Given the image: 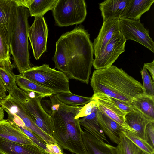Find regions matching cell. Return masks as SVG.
Segmentation results:
<instances>
[{
	"mask_svg": "<svg viewBox=\"0 0 154 154\" xmlns=\"http://www.w3.org/2000/svg\"><path fill=\"white\" fill-rule=\"evenodd\" d=\"M9 45L0 28V64L11 63Z\"/></svg>",
	"mask_w": 154,
	"mask_h": 154,
	"instance_id": "obj_31",
	"label": "cell"
},
{
	"mask_svg": "<svg viewBox=\"0 0 154 154\" xmlns=\"http://www.w3.org/2000/svg\"><path fill=\"white\" fill-rule=\"evenodd\" d=\"M91 100L95 101L98 110L104 113L126 130L133 132L125 122L123 112L121 110L110 97L102 93L94 94Z\"/></svg>",
	"mask_w": 154,
	"mask_h": 154,
	"instance_id": "obj_12",
	"label": "cell"
},
{
	"mask_svg": "<svg viewBox=\"0 0 154 154\" xmlns=\"http://www.w3.org/2000/svg\"><path fill=\"white\" fill-rule=\"evenodd\" d=\"M110 98L117 107L125 114L136 109L132 105L131 103L125 102L110 97Z\"/></svg>",
	"mask_w": 154,
	"mask_h": 154,
	"instance_id": "obj_35",
	"label": "cell"
},
{
	"mask_svg": "<svg viewBox=\"0 0 154 154\" xmlns=\"http://www.w3.org/2000/svg\"><path fill=\"white\" fill-rule=\"evenodd\" d=\"M96 102L91 100L89 103L82 106L79 113L75 117V119L83 117L92 113L97 108Z\"/></svg>",
	"mask_w": 154,
	"mask_h": 154,
	"instance_id": "obj_33",
	"label": "cell"
},
{
	"mask_svg": "<svg viewBox=\"0 0 154 154\" xmlns=\"http://www.w3.org/2000/svg\"><path fill=\"white\" fill-rule=\"evenodd\" d=\"M119 26V32L126 41L137 42L154 53V42L140 20L120 18Z\"/></svg>",
	"mask_w": 154,
	"mask_h": 154,
	"instance_id": "obj_9",
	"label": "cell"
},
{
	"mask_svg": "<svg viewBox=\"0 0 154 154\" xmlns=\"http://www.w3.org/2000/svg\"><path fill=\"white\" fill-rule=\"evenodd\" d=\"M90 85L94 94L103 93L109 97L130 103L135 96L144 92L140 82L121 68L113 65L94 70Z\"/></svg>",
	"mask_w": 154,
	"mask_h": 154,
	"instance_id": "obj_3",
	"label": "cell"
},
{
	"mask_svg": "<svg viewBox=\"0 0 154 154\" xmlns=\"http://www.w3.org/2000/svg\"><path fill=\"white\" fill-rule=\"evenodd\" d=\"M45 154H49V153H45ZM63 154H66V153L64 152Z\"/></svg>",
	"mask_w": 154,
	"mask_h": 154,
	"instance_id": "obj_39",
	"label": "cell"
},
{
	"mask_svg": "<svg viewBox=\"0 0 154 154\" xmlns=\"http://www.w3.org/2000/svg\"><path fill=\"white\" fill-rule=\"evenodd\" d=\"M82 27L62 35L56 42L52 59L55 68L69 79L88 84L94 60L93 43Z\"/></svg>",
	"mask_w": 154,
	"mask_h": 154,
	"instance_id": "obj_1",
	"label": "cell"
},
{
	"mask_svg": "<svg viewBox=\"0 0 154 154\" xmlns=\"http://www.w3.org/2000/svg\"><path fill=\"white\" fill-rule=\"evenodd\" d=\"M9 94L20 100L27 115L42 131L52 137L53 123L51 117L44 109L41 101L44 97L38 94L31 95L15 84Z\"/></svg>",
	"mask_w": 154,
	"mask_h": 154,
	"instance_id": "obj_5",
	"label": "cell"
},
{
	"mask_svg": "<svg viewBox=\"0 0 154 154\" xmlns=\"http://www.w3.org/2000/svg\"><path fill=\"white\" fill-rule=\"evenodd\" d=\"M130 0H107L99 4L103 22L121 18Z\"/></svg>",
	"mask_w": 154,
	"mask_h": 154,
	"instance_id": "obj_19",
	"label": "cell"
},
{
	"mask_svg": "<svg viewBox=\"0 0 154 154\" xmlns=\"http://www.w3.org/2000/svg\"><path fill=\"white\" fill-rule=\"evenodd\" d=\"M6 90L4 84L0 77V99H2L6 96Z\"/></svg>",
	"mask_w": 154,
	"mask_h": 154,
	"instance_id": "obj_37",
	"label": "cell"
},
{
	"mask_svg": "<svg viewBox=\"0 0 154 154\" xmlns=\"http://www.w3.org/2000/svg\"><path fill=\"white\" fill-rule=\"evenodd\" d=\"M150 72L154 82V60L150 63H146L143 65Z\"/></svg>",
	"mask_w": 154,
	"mask_h": 154,
	"instance_id": "obj_36",
	"label": "cell"
},
{
	"mask_svg": "<svg viewBox=\"0 0 154 154\" xmlns=\"http://www.w3.org/2000/svg\"><path fill=\"white\" fill-rule=\"evenodd\" d=\"M143 80L144 94L154 98V83L147 69L143 66L140 71Z\"/></svg>",
	"mask_w": 154,
	"mask_h": 154,
	"instance_id": "obj_32",
	"label": "cell"
},
{
	"mask_svg": "<svg viewBox=\"0 0 154 154\" xmlns=\"http://www.w3.org/2000/svg\"><path fill=\"white\" fill-rule=\"evenodd\" d=\"M144 140L154 148V122H150L146 126Z\"/></svg>",
	"mask_w": 154,
	"mask_h": 154,
	"instance_id": "obj_34",
	"label": "cell"
},
{
	"mask_svg": "<svg viewBox=\"0 0 154 154\" xmlns=\"http://www.w3.org/2000/svg\"><path fill=\"white\" fill-rule=\"evenodd\" d=\"M82 136L87 154H118L116 147L97 138L87 131H83Z\"/></svg>",
	"mask_w": 154,
	"mask_h": 154,
	"instance_id": "obj_15",
	"label": "cell"
},
{
	"mask_svg": "<svg viewBox=\"0 0 154 154\" xmlns=\"http://www.w3.org/2000/svg\"><path fill=\"white\" fill-rule=\"evenodd\" d=\"M120 140L116 146L118 154H148L126 137L122 132L120 135Z\"/></svg>",
	"mask_w": 154,
	"mask_h": 154,
	"instance_id": "obj_28",
	"label": "cell"
},
{
	"mask_svg": "<svg viewBox=\"0 0 154 154\" xmlns=\"http://www.w3.org/2000/svg\"><path fill=\"white\" fill-rule=\"evenodd\" d=\"M97 114L99 124L104 134L112 142L118 144L121 133L127 130L98 109Z\"/></svg>",
	"mask_w": 154,
	"mask_h": 154,
	"instance_id": "obj_18",
	"label": "cell"
},
{
	"mask_svg": "<svg viewBox=\"0 0 154 154\" xmlns=\"http://www.w3.org/2000/svg\"><path fill=\"white\" fill-rule=\"evenodd\" d=\"M125 122L135 135L144 140L145 130L150 122L139 111L135 109L125 116Z\"/></svg>",
	"mask_w": 154,
	"mask_h": 154,
	"instance_id": "obj_20",
	"label": "cell"
},
{
	"mask_svg": "<svg viewBox=\"0 0 154 154\" xmlns=\"http://www.w3.org/2000/svg\"><path fill=\"white\" fill-rule=\"evenodd\" d=\"M119 19H112L103 22L99 32L93 43L95 58L99 56L114 35L119 32Z\"/></svg>",
	"mask_w": 154,
	"mask_h": 154,
	"instance_id": "obj_14",
	"label": "cell"
},
{
	"mask_svg": "<svg viewBox=\"0 0 154 154\" xmlns=\"http://www.w3.org/2000/svg\"><path fill=\"white\" fill-rule=\"evenodd\" d=\"M98 110L97 108L90 114L79 119L80 124L92 136L98 139H102L108 142L98 122L97 114Z\"/></svg>",
	"mask_w": 154,
	"mask_h": 154,
	"instance_id": "obj_24",
	"label": "cell"
},
{
	"mask_svg": "<svg viewBox=\"0 0 154 154\" xmlns=\"http://www.w3.org/2000/svg\"><path fill=\"white\" fill-rule=\"evenodd\" d=\"M16 84L22 90L27 92H32L42 96L49 97L54 94V92L42 86L19 75L16 76Z\"/></svg>",
	"mask_w": 154,
	"mask_h": 154,
	"instance_id": "obj_25",
	"label": "cell"
},
{
	"mask_svg": "<svg viewBox=\"0 0 154 154\" xmlns=\"http://www.w3.org/2000/svg\"><path fill=\"white\" fill-rule=\"evenodd\" d=\"M19 7L17 0H0V28L9 45Z\"/></svg>",
	"mask_w": 154,
	"mask_h": 154,
	"instance_id": "obj_13",
	"label": "cell"
},
{
	"mask_svg": "<svg viewBox=\"0 0 154 154\" xmlns=\"http://www.w3.org/2000/svg\"><path fill=\"white\" fill-rule=\"evenodd\" d=\"M9 120L20 129L33 142L42 149L45 151V153L53 154V149L55 144H47L42 138L27 128L23 122L20 121L14 122Z\"/></svg>",
	"mask_w": 154,
	"mask_h": 154,
	"instance_id": "obj_26",
	"label": "cell"
},
{
	"mask_svg": "<svg viewBox=\"0 0 154 154\" xmlns=\"http://www.w3.org/2000/svg\"><path fill=\"white\" fill-rule=\"evenodd\" d=\"M154 0H130L121 18L140 20L142 15L148 11Z\"/></svg>",
	"mask_w": 154,
	"mask_h": 154,
	"instance_id": "obj_22",
	"label": "cell"
},
{
	"mask_svg": "<svg viewBox=\"0 0 154 154\" xmlns=\"http://www.w3.org/2000/svg\"><path fill=\"white\" fill-rule=\"evenodd\" d=\"M49 97L53 123L52 137L63 149L75 154H87L82 138L79 119H75L82 106L72 107L60 101L54 94Z\"/></svg>",
	"mask_w": 154,
	"mask_h": 154,
	"instance_id": "obj_2",
	"label": "cell"
},
{
	"mask_svg": "<svg viewBox=\"0 0 154 154\" xmlns=\"http://www.w3.org/2000/svg\"><path fill=\"white\" fill-rule=\"evenodd\" d=\"M48 33L47 26L43 16L35 17L34 22L28 29V37L36 60L46 51Z\"/></svg>",
	"mask_w": 154,
	"mask_h": 154,
	"instance_id": "obj_11",
	"label": "cell"
},
{
	"mask_svg": "<svg viewBox=\"0 0 154 154\" xmlns=\"http://www.w3.org/2000/svg\"><path fill=\"white\" fill-rule=\"evenodd\" d=\"M0 137L23 144H35L8 119L0 121Z\"/></svg>",
	"mask_w": 154,
	"mask_h": 154,
	"instance_id": "obj_17",
	"label": "cell"
},
{
	"mask_svg": "<svg viewBox=\"0 0 154 154\" xmlns=\"http://www.w3.org/2000/svg\"><path fill=\"white\" fill-rule=\"evenodd\" d=\"M29 15L27 8L18 7L9 44L10 54L20 73L32 67L30 60L28 37Z\"/></svg>",
	"mask_w": 154,
	"mask_h": 154,
	"instance_id": "obj_4",
	"label": "cell"
},
{
	"mask_svg": "<svg viewBox=\"0 0 154 154\" xmlns=\"http://www.w3.org/2000/svg\"><path fill=\"white\" fill-rule=\"evenodd\" d=\"M19 75L51 90L54 94L71 93L68 78L60 71L50 67L48 64L32 67Z\"/></svg>",
	"mask_w": 154,
	"mask_h": 154,
	"instance_id": "obj_6",
	"label": "cell"
},
{
	"mask_svg": "<svg viewBox=\"0 0 154 154\" xmlns=\"http://www.w3.org/2000/svg\"><path fill=\"white\" fill-rule=\"evenodd\" d=\"M35 144H23L0 137V154H45Z\"/></svg>",
	"mask_w": 154,
	"mask_h": 154,
	"instance_id": "obj_16",
	"label": "cell"
},
{
	"mask_svg": "<svg viewBox=\"0 0 154 154\" xmlns=\"http://www.w3.org/2000/svg\"><path fill=\"white\" fill-rule=\"evenodd\" d=\"M4 116V110L2 107H0V121L3 119Z\"/></svg>",
	"mask_w": 154,
	"mask_h": 154,
	"instance_id": "obj_38",
	"label": "cell"
},
{
	"mask_svg": "<svg viewBox=\"0 0 154 154\" xmlns=\"http://www.w3.org/2000/svg\"><path fill=\"white\" fill-rule=\"evenodd\" d=\"M126 41L120 32L115 34L101 54L94 59L93 66L97 69L109 67L125 51Z\"/></svg>",
	"mask_w": 154,
	"mask_h": 154,
	"instance_id": "obj_10",
	"label": "cell"
},
{
	"mask_svg": "<svg viewBox=\"0 0 154 154\" xmlns=\"http://www.w3.org/2000/svg\"><path fill=\"white\" fill-rule=\"evenodd\" d=\"M52 11L55 22L60 27L81 23L87 14L84 0H57Z\"/></svg>",
	"mask_w": 154,
	"mask_h": 154,
	"instance_id": "obj_7",
	"label": "cell"
},
{
	"mask_svg": "<svg viewBox=\"0 0 154 154\" xmlns=\"http://www.w3.org/2000/svg\"><path fill=\"white\" fill-rule=\"evenodd\" d=\"M131 103L134 108L140 112L151 122H154V98L142 94L135 96Z\"/></svg>",
	"mask_w": 154,
	"mask_h": 154,
	"instance_id": "obj_23",
	"label": "cell"
},
{
	"mask_svg": "<svg viewBox=\"0 0 154 154\" xmlns=\"http://www.w3.org/2000/svg\"><path fill=\"white\" fill-rule=\"evenodd\" d=\"M0 105L8 116L17 117L24 125L48 144H57L52 137L46 134L33 122L26 113L22 103L9 94L0 99Z\"/></svg>",
	"mask_w": 154,
	"mask_h": 154,
	"instance_id": "obj_8",
	"label": "cell"
},
{
	"mask_svg": "<svg viewBox=\"0 0 154 154\" xmlns=\"http://www.w3.org/2000/svg\"><path fill=\"white\" fill-rule=\"evenodd\" d=\"M57 0H17L19 7L27 8L31 16H43L52 10Z\"/></svg>",
	"mask_w": 154,
	"mask_h": 154,
	"instance_id": "obj_21",
	"label": "cell"
},
{
	"mask_svg": "<svg viewBox=\"0 0 154 154\" xmlns=\"http://www.w3.org/2000/svg\"><path fill=\"white\" fill-rule=\"evenodd\" d=\"M122 133L126 137L146 153L148 154H154V148L149 145L144 140L128 130L123 131Z\"/></svg>",
	"mask_w": 154,
	"mask_h": 154,
	"instance_id": "obj_30",
	"label": "cell"
},
{
	"mask_svg": "<svg viewBox=\"0 0 154 154\" xmlns=\"http://www.w3.org/2000/svg\"><path fill=\"white\" fill-rule=\"evenodd\" d=\"M58 100L68 106L77 107L83 106L91 100V97L76 95L71 93L61 92L54 94Z\"/></svg>",
	"mask_w": 154,
	"mask_h": 154,
	"instance_id": "obj_27",
	"label": "cell"
},
{
	"mask_svg": "<svg viewBox=\"0 0 154 154\" xmlns=\"http://www.w3.org/2000/svg\"><path fill=\"white\" fill-rule=\"evenodd\" d=\"M13 66L11 63L0 64V77L8 92L16 84L17 75L12 71Z\"/></svg>",
	"mask_w": 154,
	"mask_h": 154,
	"instance_id": "obj_29",
	"label": "cell"
}]
</instances>
